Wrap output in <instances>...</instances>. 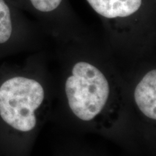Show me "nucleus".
I'll list each match as a JSON object with an SVG mask.
<instances>
[{
	"label": "nucleus",
	"mask_w": 156,
	"mask_h": 156,
	"mask_svg": "<svg viewBox=\"0 0 156 156\" xmlns=\"http://www.w3.org/2000/svg\"><path fill=\"white\" fill-rule=\"evenodd\" d=\"M64 90L68 108L81 122L102 129L112 127L119 118L120 90L114 80L93 62H76Z\"/></svg>",
	"instance_id": "nucleus-1"
},
{
	"label": "nucleus",
	"mask_w": 156,
	"mask_h": 156,
	"mask_svg": "<svg viewBox=\"0 0 156 156\" xmlns=\"http://www.w3.org/2000/svg\"><path fill=\"white\" fill-rule=\"evenodd\" d=\"M45 98L46 93L40 82L26 77H12L0 87V116L17 131H32Z\"/></svg>",
	"instance_id": "nucleus-2"
},
{
	"label": "nucleus",
	"mask_w": 156,
	"mask_h": 156,
	"mask_svg": "<svg viewBox=\"0 0 156 156\" xmlns=\"http://www.w3.org/2000/svg\"><path fill=\"white\" fill-rule=\"evenodd\" d=\"M134 100L138 110L148 119H156V70L143 75L134 90Z\"/></svg>",
	"instance_id": "nucleus-3"
},
{
	"label": "nucleus",
	"mask_w": 156,
	"mask_h": 156,
	"mask_svg": "<svg viewBox=\"0 0 156 156\" xmlns=\"http://www.w3.org/2000/svg\"><path fill=\"white\" fill-rule=\"evenodd\" d=\"M97 14L107 19L124 18L139 11L142 0H86Z\"/></svg>",
	"instance_id": "nucleus-4"
},
{
	"label": "nucleus",
	"mask_w": 156,
	"mask_h": 156,
	"mask_svg": "<svg viewBox=\"0 0 156 156\" xmlns=\"http://www.w3.org/2000/svg\"><path fill=\"white\" fill-rule=\"evenodd\" d=\"M12 33L10 9L5 0H0V44L7 42Z\"/></svg>",
	"instance_id": "nucleus-5"
},
{
	"label": "nucleus",
	"mask_w": 156,
	"mask_h": 156,
	"mask_svg": "<svg viewBox=\"0 0 156 156\" xmlns=\"http://www.w3.org/2000/svg\"><path fill=\"white\" fill-rule=\"evenodd\" d=\"M63 0H30L36 10L41 12H51L59 7Z\"/></svg>",
	"instance_id": "nucleus-6"
}]
</instances>
